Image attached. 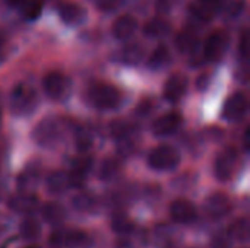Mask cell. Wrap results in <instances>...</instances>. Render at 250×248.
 I'll return each instance as SVG.
<instances>
[{"instance_id": "cell-41", "label": "cell", "mask_w": 250, "mask_h": 248, "mask_svg": "<svg viewBox=\"0 0 250 248\" xmlns=\"http://www.w3.org/2000/svg\"><path fill=\"white\" fill-rule=\"evenodd\" d=\"M116 248H133L130 246V243H127V241H120V243H117V246Z\"/></svg>"}, {"instance_id": "cell-38", "label": "cell", "mask_w": 250, "mask_h": 248, "mask_svg": "<svg viewBox=\"0 0 250 248\" xmlns=\"http://www.w3.org/2000/svg\"><path fill=\"white\" fill-rule=\"evenodd\" d=\"M208 85H209V75H201L199 76V79H198V89L199 91H204V89H207L208 88Z\"/></svg>"}, {"instance_id": "cell-40", "label": "cell", "mask_w": 250, "mask_h": 248, "mask_svg": "<svg viewBox=\"0 0 250 248\" xmlns=\"http://www.w3.org/2000/svg\"><path fill=\"white\" fill-rule=\"evenodd\" d=\"M250 127H246V130H245V133H243V146H245V149L246 151H249V143H250Z\"/></svg>"}, {"instance_id": "cell-2", "label": "cell", "mask_w": 250, "mask_h": 248, "mask_svg": "<svg viewBox=\"0 0 250 248\" xmlns=\"http://www.w3.org/2000/svg\"><path fill=\"white\" fill-rule=\"evenodd\" d=\"M38 104L37 91L28 83H18L10 94V110L16 115L31 114Z\"/></svg>"}, {"instance_id": "cell-36", "label": "cell", "mask_w": 250, "mask_h": 248, "mask_svg": "<svg viewBox=\"0 0 250 248\" xmlns=\"http://www.w3.org/2000/svg\"><path fill=\"white\" fill-rule=\"evenodd\" d=\"M245 6H246L245 0H234V1H231V3L229 4V7H227V13H229V16H230V18H236V16H239V15L243 12Z\"/></svg>"}, {"instance_id": "cell-34", "label": "cell", "mask_w": 250, "mask_h": 248, "mask_svg": "<svg viewBox=\"0 0 250 248\" xmlns=\"http://www.w3.org/2000/svg\"><path fill=\"white\" fill-rule=\"evenodd\" d=\"M211 248H231V240L229 234H217L212 238Z\"/></svg>"}, {"instance_id": "cell-5", "label": "cell", "mask_w": 250, "mask_h": 248, "mask_svg": "<svg viewBox=\"0 0 250 248\" xmlns=\"http://www.w3.org/2000/svg\"><path fill=\"white\" fill-rule=\"evenodd\" d=\"M62 132H63V126L60 121L51 117H45L35 126L32 132V137L35 143L40 146H51L57 143V140L62 136Z\"/></svg>"}, {"instance_id": "cell-24", "label": "cell", "mask_w": 250, "mask_h": 248, "mask_svg": "<svg viewBox=\"0 0 250 248\" xmlns=\"http://www.w3.org/2000/svg\"><path fill=\"white\" fill-rule=\"evenodd\" d=\"M171 61V53L166 45H158L148 58V67L152 70H160L168 66Z\"/></svg>"}, {"instance_id": "cell-1", "label": "cell", "mask_w": 250, "mask_h": 248, "mask_svg": "<svg viewBox=\"0 0 250 248\" xmlns=\"http://www.w3.org/2000/svg\"><path fill=\"white\" fill-rule=\"evenodd\" d=\"M86 99L97 110H114L122 102V92L110 83H94L86 91Z\"/></svg>"}, {"instance_id": "cell-16", "label": "cell", "mask_w": 250, "mask_h": 248, "mask_svg": "<svg viewBox=\"0 0 250 248\" xmlns=\"http://www.w3.org/2000/svg\"><path fill=\"white\" fill-rule=\"evenodd\" d=\"M6 4L15 9L23 19L35 20L42 12V0H4Z\"/></svg>"}, {"instance_id": "cell-31", "label": "cell", "mask_w": 250, "mask_h": 248, "mask_svg": "<svg viewBox=\"0 0 250 248\" xmlns=\"http://www.w3.org/2000/svg\"><path fill=\"white\" fill-rule=\"evenodd\" d=\"M230 238L239 240V241H248L250 237V224L248 218H240L234 221L229 231Z\"/></svg>"}, {"instance_id": "cell-23", "label": "cell", "mask_w": 250, "mask_h": 248, "mask_svg": "<svg viewBox=\"0 0 250 248\" xmlns=\"http://www.w3.org/2000/svg\"><path fill=\"white\" fill-rule=\"evenodd\" d=\"M144 47L139 42H129L119 51V60L125 64L135 66L144 58Z\"/></svg>"}, {"instance_id": "cell-35", "label": "cell", "mask_w": 250, "mask_h": 248, "mask_svg": "<svg viewBox=\"0 0 250 248\" xmlns=\"http://www.w3.org/2000/svg\"><path fill=\"white\" fill-rule=\"evenodd\" d=\"M239 54H240V58H242L243 61L248 60V56H249V37H248V31H243V34H242V37H240Z\"/></svg>"}, {"instance_id": "cell-18", "label": "cell", "mask_w": 250, "mask_h": 248, "mask_svg": "<svg viewBox=\"0 0 250 248\" xmlns=\"http://www.w3.org/2000/svg\"><path fill=\"white\" fill-rule=\"evenodd\" d=\"M138 28V22L132 15H122L119 16L111 25V34L119 41L129 39Z\"/></svg>"}, {"instance_id": "cell-3", "label": "cell", "mask_w": 250, "mask_h": 248, "mask_svg": "<svg viewBox=\"0 0 250 248\" xmlns=\"http://www.w3.org/2000/svg\"><path fill=\"white\" fill-rule=\"evenodd\" d=\"M180 162L179 152L168 145H161L154 148L148 153V165L155 171H170L174 170Z\"/></svg>"}, {"instance_id": "cell-27", "label": "cell", "mask_w": 250, "mask_h": 248, "mask_svg": "<svg viewBox=\"0 0 250 248\" xmlns=\"http://www.w3.org/2000/svg\"><path fill=\"white\" fill-rule=\"evenodd\" d=\"M41 177V168L37 164H29L26 168L21 172L18 178V186L21 189H32Z\"/></svg>"}, {"instance_id": "cell-39", "label": "cell", "mask_w": 250, "mask_h": 248, "mask_svg": "<svg viewBox=\"0 0 250 248\" xmlns=\"http://www.w3.org/2000/svg\"><path fill=\"white\" fill-rule=\"evenodd\" d=\"M6 45H7V42H6V38L0 34V61L4 58V56H6Z\"/></svg>"}, {"instance_id": "cell-17", "label": "cell", "mask_w": 250, "mask_h": 248, "mask_svg": "<svg viewBox=\"0 0 250 248\" xmlns=\"http://www.w3.org/2000/svg\"><path fill=\"white\" fill-rule=\"evenodd\" d=\"M92 158L89 155H81L78 158L73 159L72 162V170L69 172V177H70V183L72 186L75 187H81L88 175V172L91 171L92 168Z\"/></svg>"}, {"instance_id": "cell-29", "label": "cell", "mask_w": 250, "mask_h": 248, "mask_svg": "<svg viewBox=\"0 0 250 248\" xmlns=\"http://www.w3.org/2000/svg\"><path fill=\"white\" fill-rule=\"evenodd\" d=\"M111 228L114 232L120 235H127L133 231V222L129 219V216L125 212L117 210L111 215Z\"/></svg>"}, {"instance_id": "cell-25", "label": "cell", "mask_w": 250, "mask_h": 248, "mask_svg": "<svg viewBox=\"0 0 250 248\" xmlns=\"http://www.w3.org/2000/svg\"><path fill=\"white\" fill-rule=\"evenodd\" d=\"M122 171V162L117 158H105L98 168V177L103 181L114 180Z\"/></svg>"}, {"instance_id": "cell-12", "label": "cell", "mask_w": 250, "mask_h": 248, "mask_svg": "<svg viewBox=\"0 0 250 248\" xmlns=\"http://www.w3.org/2000/svg\"><path fill=\"white\" fill-rule=\"evenodd\" d=\"M182 123H183L182 114H179L177 111H170V113L160 115L152 123V132L155 136L166 137V136L176 133L179 130V127L182 126Z\"/></svg>"}, {"instance_id": "cell-32", "label": "cell", "mask_w": 250, "mask_h": 248, "mask_svg": "<svg viewBox=\"0 0 250 248\" xmlns=\"http://www.w3.org/2000/svg\"><path fill=\"white\" fill-rule=\"evenodd\" d=\"M75 143L81 152H86L92 146V139L86 130H78L76 137H75Z\"/></svg>"}, {"instance_id": "cell-10", "label": "cell", "mask_w": 250, "mask_h": 248, "mask_svg": "<svg viewBox=\"0 0 250 248\" xmlns=\"http://www.w3.org/2000/svg\"><path fill=\"white\" fill-rule=\"evenodd\" d=\"M224 0H193L189 4V12L195 20L209 22L223 9Z\"/></svg>"}, {"instance_id": "cell-4", "label": "cell", "mask_w": 250, "mask_h": 248, "mask_svg": "<svg viewBox=\"0 0 250 248\" xmlns=\"http://www.w3.org/2000/svg\"><path fill=\"white\" fill-rule=\"evenodd\" d=\"M42 89L50 99L63 101L72 91L70 79L62 72H50L42 79Z\"/></svg>"}, {"instance_id": "cell-33", "label": "cell", "mask_w": 250, "mask_h": 248, "mask_svg": "<svg viewBox=\"0 0 250 248\" xmlns=\"http://www.w3.org/2000/svg\"><path fill=\"white\" fill-rule=\"evenodd\" d=\"M97 9L103 10V12H114L117 10L122 4H123V0H94Z\"/></svg>"}, {"instance_id": "cell-19", "label": "cell", "mask_w": 250, "mask_h": 248, "mask_svg": "<svg viewBox=\"0 0 250 248\" xmlns=\"http://www.w3.org/2000/svg\"><path fill=\"white\" fill-rule=\"evenodd\" d=\"M174 44H176V48H177L180 53L189 54V56L201 47L198 32H196L193 28H186V29L180 31V32L176 35Z\"/></svg>"}, {"instance_id": "cell-15", "label": "cell", "mask_w": 250, "mask_h": 248, "mask_svg": "<svg viewBox=\"0 0 250 248\" xmlns=\"http://www.w3.org/2000/svg\"><path fill=\"white\" fill-rule=\"evenodd\" d=\"M188 91V79L180 73L171 75L164 85V98L170 102H177Z\"/></svg>"}, {"instance_id": "cell-21", "label": "cell", "mask_w": 250, "mask_h": 248, "mask_svg": "<svg viewBox=\"0 0 250 248\" xmlns=\"http://www.w3.org/2000/svg\"><path fill=\"white\" fill-rule=\"evenodd\" d=\"M45 186H47L48 193L57 196V194H63L64 191H67L72 187V183H70L69 174L63 171H54L47 177Z\"/></svg>"}, {"instance_id": "cell-13", "label": "cell", "mask_w": 250, "mask_h": 248, "mask_svg": "<svg viewBox=\"0 0 250 248\" xmlns=\"http://www.w3.org/2000/svg\"><path fill=\"white\" fill-rule=\"evenodd\" d=\"M170 216L174 222L180 225H189L196 221L198 212L193 203L186 199H176L170 205Z\"/></svg>"}, {"instance_id": "cell-28", "label": "cell", "mask_w": 250, "mask_h": 248, "mask_svg": "<svg viewBox=\"0 0 250 248\" xmlns=\"http://www.w3.org/2000/svg\"><path fill=\"white\" fill-rule=\"evenodd\" d=\"M42 218L50 225H59L66 219V210L54 202H48L42 208Z\"/></svg>"}, {"instance_id": "cell-22", "label": "cell", "mask_w": 250, "mask_h": 248, "mask_svg": "<svg viewBox=\"0 0 250 248\" xmlns=\"http://www.w3.org/2000/svg\"><path fill=\"white\" fill-rule=\"evenodd\" d=\"M142 31H144V35L148 38H163L170 34L171 25L166 19L157 16V18H151L149 20H146Z\"/></svg>"}, {"instance_id": "cell-11", "label": "cell", "mask_w": 250, "mask_h": 248, "mask_svg": "<svg viewBox=\"0 0 250 248\" xmlns=\"http://www.w3.org/2000/svg\"><path fill=\"white\" fill-rule=\"evenodd\" d=\"M231 200L226 193H214L205 202V213L211 219H223L231 212Z\"/></svg>"}, {"instance_id": "cell-20", "label": "cell", "mask_w": 250, "mask_h": 248, "mask_svg": "<svg viewBox=\"0 0 250 248\" xmlns=\"http://www.w3.org/2000/svg\"><path fill=\"white\" fill-rule=\"evenodd\" d=\"M60 19L70 26L79 25L85 20V10L81 4L73 1H64L59 6Z\"/></svg>"}, {"instance_id": "cell-9", "label": "cell", "mask_w": 250, "mask_h": 248, "mask_svg": "<svg viewBox=\"0 0 250 248\" xmlns=\"http://www.w3.org/2000/svg\"><path fill=\"white\" fill-rule=\"evenodd\" d=\"M249 110V99L243 92H234L223 107V117L229 121H240Z\"/></svg>"}, {"instance_id": "cell-6", "label": "cell", "mask_w": 250, "mask_h": 248, "mask_svg": "<svg viewBox=\"0 0 250 248\" xmlns=\"http://www.w3.org/2000/svg\"><path fill=\"white\" fill-rule=\"evenodd\" d=\"M229 44H230V35L226 31L218 29L209 34V37L205 39L202 45V54L205 61L221 60L229 48Z\"/></svg>"}, {"instance_id": "cell-37", "label": "cell", "mask_w": 250, "mask_h": 248, "mask_svg": "<svg viewBox=\"0 0 250 248\" xmlns=\"http://www.w3.org/2000/svg\"><path fill=\"white\" fill-rule=\"evenodd\" d=\"M177 0H155V10L158 13H168L174 6Z\"/></svg>"}, {"instance_id": "cell-42", "label": "cell", "mask_w": 250, "mask_h": 248, "mask_svg": "<svg viewBox=\"0 0 250 248\" xmlns=\"http://www.w3.org/2000/svg\"><path fill=\"white\" fill-rule=\"evenodd\" d=\"M0 123H1V113H0Z\"/></svg>"}, {"instance_id": "cell-14", "label": "cell", "mask_w": 250, "mask_h": 248, "mask_svg": "<svg viewBox=\"0 0 250 248\" xmlns=\"http://www.w3.org/2000/svg\"><path fill=\"white\" fill-rule=\"evenodd\" d=\"M38 205H40L38 197L35 194L26 193V191L12 194L7 200L9 209L16 212V213H26V215L32 213L38 209Z\"/></svg>"}, {"instance_id": "cell-30", "label": "cell", "mask_w": 250, "mask_h": 248, "mask_svg": "<svg viewBox=\"0 0 250 248\" xmlns=\"http://www.w3.org/2000/svg\"><path fill=\"white\" fill-rule=\"evenodd\" d=\"M19 234L25 241H35L41 235V225L34 218H26L19 227Z\"/></svg>"}, {"instance_id": "cell-8", "label": "cell", "mask_w": 250, "mask_h": 248, "mask_svg": "<svg viewBox=\"0 0 250 248\" xmlns=\"http://www.w3.org/2000/svg\"><path fill=\"white\" fill-rule=\"evenodd\" d=\"M51 248H85L88 244V235L83 231H56L51 234Z\"/></svg>"}, {"instance_id": "cell-7", "label": "cell", "mask_w": 250, "mask_h": 248, "mask_svg": "<svg viewBox=\"0 0 250 248\" xmlns=\"http://www.w3.org/2000/svg\"><path fill=\"white\" fill-rule=\"evenodd\" d=\"M237 162H239V153L234 148H227L224 149L215 159L214 164V174L220 181H229L236 168H237Z\"/></svg>"}, {"instance_id": "cell-26", "label": "cell", "mask_w": 250, "mask_h": 248, "mask_svg": "<svg viewBox=\"0 0 250 248\" xmlns=\"http://www.w3.org/2000/svg\"><path fill=\"white\" fill-rule=\"evenodd\" d=\"M72 206L81 213H92L98 208L97 199L91 193H78L72 199Z\"/></svg>"}]
</instances>
